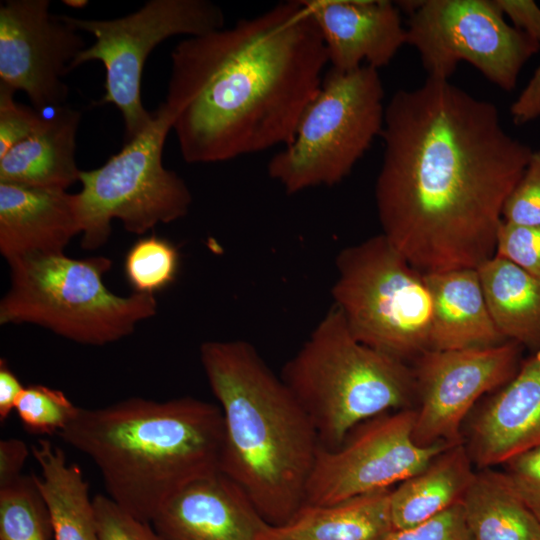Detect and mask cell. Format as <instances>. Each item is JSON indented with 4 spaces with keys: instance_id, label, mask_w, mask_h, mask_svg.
<instances>
[{
    "instance_id": "obj_1",
    "label": "cell",
    "mask_w": 540,
    "mask_h": 540,
    "mask_svg": "<svg viewBox=\"0 0 540 540\" xmlns=\"http://www.w3.org/2000/svg\"><path fill=\"white\" fill-rule=\"evenodd\" d=\"M380 136L382 234L423 273L493 257L504 203L533 153L505 131L497 107L427 77L394 93Z\"/></svg>"
},
{
    "instance_id": "obj_2",
    "label": "cell",
    "mask_w": 540,
    "mask_h": 540,
    "mask_svg": "<svg viewBox=\"0 0 540 540\" xmlns=\"http://www.w3.org/2000/svg\"><path fill=\"white\" fill-rule=\"evenodd\" d=\"M165 104L187 163H215L288 145L321 86L327 50L301 0L171 51Z\"/></svg>"
},
{
    "instance_id": "obj_3",
    "label": "cell",
    "mask_w": 540,
    "mask_h": 540,
    "mask_svg": "<svg viewBox=\"0 0 540 540\" xmlns=\"http://www.w3.org/2000/svg\"><path fill=\"white\" fill-rule=\"evenodd\" d=\"M200 361L223 417L219 470L269 524L286 523L304 505L320 446L310 418L250 342L205 341Z\"/></svg>"
},
{
    "instance_id": "obj_4",
    "label": "cell",
    "mask_w": 540,
    "mask_h": 540,
    "mask_svg": "<svg viewBox=\"0 0 540 540\" xmlns=\"http://www.w3.org/2000/svg\"><path fill=\"white\" fill-rule=\"evenodd\" d=\"M58 435L94 462L109 498L151 523L180 488L219 470L224 424L218 405L194 397H132L79 407Z\"/></svg>"
},
{
    "instance_id": "obj_5",
    "label": "cell",
    "mask_w": 540,
    "mask_h": 540,
    "mask_svg": "<svg viewBox=\"0 0 540 540\" xmlns=\"http://www.w3.org/2000/svg\"><path fill=\"white\" fill-rule=\"evenodd\" d=\"M280 377L300 403L320 446L339 447L360 424L413 408L412 366L359 342L332 306Z\"/></svg>"
},
{
    "instance_id": "obj_6",
    "label": "cell",
    "mask_w": 540,
    "mask_h": 540,
    "mask_svg": "<svg viewBox=\"0 0 540 540\" xmlns=\"http://www.w3.org/2000/svg\"><path fill=\"white\" fill-rule=\"evenodd\" d=\"M10 286L0 301V324H32L84 345L102 346L132 334L157 313L153 295L119 296L104 283L105 256L74 259L29 255L7 262Z\"/></svg>"
},
{
    "instance_id": "obj_7",
    "label": "cell",
    "mask_w": 540,
    "mask_h": 540,
    "mask_svg": "<svg viewBox=\"0 0 540 540\" xmlns=\"http://www.w3.org/2000/svg\"><path fill=\"white\" fill-rule=\"evenodd\" d=\"M333 306L361 343L399 360L430 350L432 298L424 273L381 233L343 248Z\"/></svg>"
},
{
    "instance_id": "obj_8",
    "label": "cell",
    "mask_w": 540,
    "mask_h": 540,
    "mask_svg": "<svg viewBox=\"0 0 540 540\" xmlns=\"http://www.w3.org/2000/svg\"><path fill=\"white\" fill-rule=\"evenodd\" d=\"M384 89L378 69L328 70L305 108L293 140L268 162V175L288 194L333 186L381 135Z\"/></svg>"
},
{
    "instance_id": "obj_9",
    "label": "cell",
    "mask_w": 540,
    "mask_h": 540,
    "mask_svg": "<svg viewBox=\"0 0 540 540\" xmlns=\"http://www.w3.org/2000/svg\"><path fill=\"white\" fill-rule=\"evenodd\" d=\"M174 114L162 102L147 128L102 166L81 170V190L75 193L81 226V246L95 250L106 244L112 221L142 235L160 223L188 214L192 194L185 181L164 167L162 153Z\"/></svg>"
},
{
    "instance_id": "obj_10",
    "label": "cell",
    "mask_w": 540,
    "mask_h": 540,
    "mask_svg": "<svg viewBox=\"0 0 540 540\" xmlns=\"http://www.w3.org/2000/svg\"><path fill=\"white\" fill-rule=\"evenodd\" d=\"M62 18L95 42L75 58L71 70L89 61L105 68V93L98 104H113L124 122V143L143 132L153 119L141 98L142 74L153 49L176 35L194 37L224 28L221 8L208 0H150L114 19Z\"/></svg>"
},
{
    "instance_id": "obj_11",
    "label": "cell",
    "mask_w": 540,
    "mask_h": 540,
    "mask_svg": "<svg viewBox=\"0 0 540 540\" xmlns=\"http://www.w3.org/2000/svg\"><path fill=\"white\" fill-rule=\"evenodd\" d=\"M408 14L406 44L430 78L449 80L465 61L499 88H515L525 63L540 49L510 25L494 0H424L397 3Z\"/></svg>"
},
{
    "instance_id": "obj_12",
    "label": "cell",
    "mask_w": 540,
    "mask_h": 540,
    "mask_svg": "<svg viewBox=\"0 0 540 540\" xmlns=\"http://www.w3.org/2000/svg\"><path fill=\"white\" fill-rule=\"evenodd\" d=\"M415 408L372 418L337 448L319 446L304 504L330 505L391 489L423 469L448 444L419 446L413 439Z\"/></svg>"
},
{
    "instance_id": "obj_13",
    "label": "cell",
    "mask_w": 540,
    "mask_h": 540,
    "mask_svg": "<svg viewBox=\"0 0 540 540\" xmlns=\"http://www.w3.org/2000/svg\"><path fill=\"white\" fill-rule=\"evenodd\" d=\"M516 342L456 350H427L414 360L413 439L419 446L463 442L462 425L476 402L508 383L523 360Z\"/></svg>"
},
{
    "instance_id": "obj_14",
    "label": "cell",
    "mask_w": 540,
    "mask_h": 540,
    "mask_svg": "<svg viewBox=\"0 0 540 540\" xmlns=\"http://www.w3.org/2000/svg\"><path fill=\"white\" fill-rule=\"evenodd\" d=\"M48 0H5L0 4V83L24 92L41 114L66 105L62 78L87 46L80 32Z\"/></svg>"
},
{
    "instance_id": "obj_15",
    "label": "cell",
    "mask_w": 540,
    "mask_h": 540,
    "mask_svg": "<svg viewBox=\"0 0 540 540\" xmlns=\"http://www.w3.org/2000/svg\"><path fill=\"white\" fill-rule=\"evenodd\" d=\"M150 524L161 540H265L271 526L220 470L180 488Z\"/></svg>"
},
{
    "instance_id": "obj_16",
    "label": "cell",
    "mask_w": 540,
    "mask_h": 540,
    "mask_svg": "<svg viewBox=\"0 0 540 540\" xmlns=\"http://www.w3.org/2000/svg\"><path fill=\"white\" fill-rule=\"evenodd\" d=\"M465 445L480 469L540 446V351L523 358L515 376L482 404Z\"/></svg>"
},
{
    "instance_id": "obj_17",
    "label": "cell",
    "mask_w": 540,
    "mask_h": 540,
    "mask_svg": "<svg viewBox=\"0 0 540 540\" xmlns=\"http://www.w3.org/2000/svg\"><path fill=\"white\" fill-rule=\"evenodd\" d=\"M323 38L331 68L379 69L406 44L397 4L387 0H301Z\"/></svg>"
},
{
    "instance_id": "obj_18",
    "label": "cell",
    "mask_w": 540,
    "mask_h": 540,
    "mask_svg": "<svg viewBox=\"0 0 540 540\" xmlns=\"http://www.w3.org/2000/svg\"><path fill=\"white\" fill-rule=\"evenodd\" d=\"M81 226L75 194L0 182V253L7 262L64 253Z\"/></svg>"
},
{
    "instance_id": "obj_19",
    "label": "cell",
    "mask_w": 540,
    "mask_h": 540,
    "mask_svg": "<svg viewBox=\"0 0 540 540\" xmlns=\"http://www.w3.org/2000/svg\"><path fill=\"white\" fill-rule=\"evenodd\" d=\"M424 276L433 305L430 349L484 348L508 341L489 313L477 269Z\"/></svg>"
},
{
    "instance_id": "obj_20",
    "label": "cell",
    "mask_w": 540,
    "mask_h": 540,
    "mask_svg": "<svg viewBox=\"0 0 540 540\" xmlns=\"http://www.w3.org/2000/svg\"><path fill=\"white\" fill-rule=\"evenodd\" d=\"M81 113L64 105L35 134L0 157V182L67 190L79 181L76 136Z\"/></svg>"
},
{
    "instance_id": "obj_21",
    "label": "cell",
    "mask_w": 540,
    "mask_h": 540,
    "mask_svg": "<svg viewBox=\"0 0 540 540\" xmlns=\"http://www.w3.org/2000/svg\"><path fill=\"white\" fill-rule=\"evenodd\" d=\"M391 489L330 505L304 504L286 523L271 525L265 540H386L395 529Z\"/></svg>"
},
{
    "instance_id": "obj_22",
    "label": "cell",
    "mask_w": 540,
    "mask_h": 540,
    "mask_svg": "<svg viewBox=\"0 0 540 540\" xmlns=\"http://www.w3.org/2000/svg\"><path fill=\"white\" fill-rule=\"evenodd\" d=\"M473 464L463 441L448 446L399 483L390 495L394 528L415 526L459 503L475 475Z\"/></svg>"
},
{
    "instance_id": "obj_23",
    "label": "cell",
    "mask_w": 540,
    "mask_h": 540,
    "mask_svg": "<svg viewBox=\"0 0 540 540\" xmlns=\"http://www.w3.org/2000/svg\"><path fill=\"white\" fill-rule=\"evenodd\" d=\"M40 467L34 476L46 503L54 540H99L93 499L81 469L68 463L64 451L47 439L32 445Z\"/></svg>"
},
{
    "instance_id": "obj_24",
    "label": "cell",
    "mask_w": 540,
    "mask_h": 540,
    "mask_svg": "<svg viewBox=\"0 0 540 540\" xmlns=\"http://www.w3.org/2000/svg\"><path fill=\"white\" fill-rule=\"evenodd\" d=\"M477 271L500 333L531 353L540 351V279L497 255Z\"/></svg>"
},
{
    "instance_id": "obj_25",
    "label": "cell",
    "mask_w": 540,
    "mask_h": 540,
    "mask_svg": "<svg viewBox=\"0 0 540 540\" xmlns=\"http://www.w3.org/2000/svg\"><path fill=\"white\" fill-rule=\"evenodd\" d=\"M460 503L473 540H540V524L504 471H476Z\"/></svg>"
},
{
    "instance_id": "obj_26",
    "label": "cell",
    "mask_w": 540,
    "mask_h": 540,
    "mask_svg": "<svg viewBox=\"0 0 540 540\" xmlns=\"http://www.w3.org/2000/svg\"><path fill=\"white\" fill-rule=\"evenodd\" d=\"M49 512L34 476L0 487V540H46Z\"/></svg>"
},
{
    "instance_id": "obj_27",
    "label": "cell",
    "mask_w": 540,
    "mask_h": 540,
    "mask_svg": "<svg viewBox=\"0 0 540 540\" xmlns=\"http://www.w3.org/2000/svg\"><path fill=\"white\" fill-rule=\"evenodd\" d=\"M177 247L168 239L151 234L136 240L124 257V275L134 293L155 296L170 286L179 271Z\"/></svg>"
},
{
    "instance_id": "obj_28",
    "label": "cell",
    "mask_w": 540,
    "mask_h": 540,
    "mask_svg": "<svg viewBox=\"0 0 540 540\" xmlns=\"http://www.w3.org/2000/svg\"><path fill=\"white\" fill-rule=\"evenodd\" d=\"M78 409L62 391L40 384L24 387L15 405L27 432L46 435L62 431Z\"/></svg>"
},
{
    "instance_id": "obj_29",
    "label": "cell",
    "mask_w": 540,
    "mask_h": 540,
    "mask_svg": "<svg viewBox=\"0 0 540 540\" xmlns=\"http://www.w3.org/2000/svg\"><path fill=\"white\" fill-rule=\"evenodd\" d=\"M503 221L515 225H540V150L533 151L502 211Z\"/></svg>"
},
{
    "instance_id": "obj_30",
    "label": "cell",
    "mask_w": 540,
    "mask_h": 540,
    "mask_svg": "<svg viewBox=\"0 0 540 540\" xmlns=\"http://www.w3.org/2000/svg\"><path fill=\"white\" fill-rule=\"evenodd\" d=\"M93 507L99 540H161L150 523L135 518L108 496L96 495Z\"/></svg>"
},
{
    "instance_id": "obj_31",
    "label": "cell",
    "mask_w": 540,
    "mask_h": 540,
    "mask_svg": "<svg viewBox=\"0 0 540 540\" xmlns=\"http://www.w3.org/2000/svg\"><path fill=\"white\" fill-rule=\"evenodd\" d=\"M15 91L0 83V157L19 142L38 132L47 118L14 99Z\"/></svg>"
},
{
    "instance_id": "obj_32",
    "label": "cell",
    "mask_w": 540,
    "mask_h": 540,
    "mask_svg": "<svg viewBox=\"0 0 540 540\" xmlns=\"http://www.w3.org/2000/svg\"><path fill=\"white\" fill-rule=\"evenodd\" d=\"M495 255L540 279V225L524 226L503 221L497 236Z\"/></svg>"
},
{
    "instance_id": "obj_33",
    "label": "cell",
    "mask_w": 540,
    "mask_h": 540,
    "mask_svg": "<svg viewBox=\"0 0 540 540\" xmlns=\"http://www.w3.org/2000/svg\"><path fill=\"white\" fill-rule=\"evenodd\" d=\"M386 540H473L461 503L405 529H394Z\"/></svg>"
},
{
    "instance_id": "obj_34",
    "label": "cell",
    "mask_w": 540,
    "mask_h": 540,
    "mask_svg": "<svg viewBox=\"0 0 540 540\" xmlns=\"http://www.w3.org/2000/svg\"><path fill=\"white\" fill-rule=\"evenodd\" d=\"M504 465V472L540 524V446Z\"/></svg>"
},
{
    "instance_id": "obj_35",
    "label": "cell",
    "mask_w": 540,
    "mask_h": 540,
    "mask_svg": "<svg viewBox=\"0 0 540 540\" xmlns=\"http://www.w3.org/2000/svg\"><path fill=\"white\" fill-rule=\"evenodd\" d=\"M512 26L540 43V7L532 0H494Z\"/></svg>"
},
{
    "instance_id": "obj_36",
    "label": "cell",
    "mask_w": 540,
    "mask_h": 540,
    "mask_svg": "<svg viewBox=\"0 0 540 540\" xmlns=\"http://www.w3.org/2000/svg\"><path fill=\"white\" fill-rule=\"evenodd\" d=\"M29 456V448L20 439L0 441V487H4L22 476V469Z\"/></svg>"
},
{
    "instance_id": "obj_37",
    "label": "cell",
    "mask_w": 540,
    "mask_h": 540,
    "mask_svg": "<svg viewBox=\"0 0 540 540\" xmlns=\"http://www.w3.org/2000/svg\"><path fill=\"white\" fill-rule=\"evenodd\" d=\"M513 121L521 125L540 116V64L510 107Z\"/></svg>"
},
{
    "instance_id": "obj_38",
    "label": "cell",
    "mask_w": 540,
    "mask_h": 540,
    "mask_svg": "<svg viewBox=\"0 0 540 540\" xmlns=\"http://www.w3.org/2000/svg\"><path fill=\"white\" fill-rule=\"evenodd\" d=\"M24 386L9 367L6 359H0V421L4 422L15 410L16 402Z\"/></svg>"
},
{
    "instance_id": "obj_39",
    "label": "cell",
    "mask_w": 540,
    "mask_h": 540,
    "mask_svg": "<svg viewBox=\"0 0 540 540\" xmlns=\"http://www.w3.org/2000/svg\"><path fill=\"white\" fill-rule=\"evenodd\" d=\"M65 3H67L66 5L68 6H72V7H83L86 5L87 1H64Z\"/></svg>"
}]
</instances>
